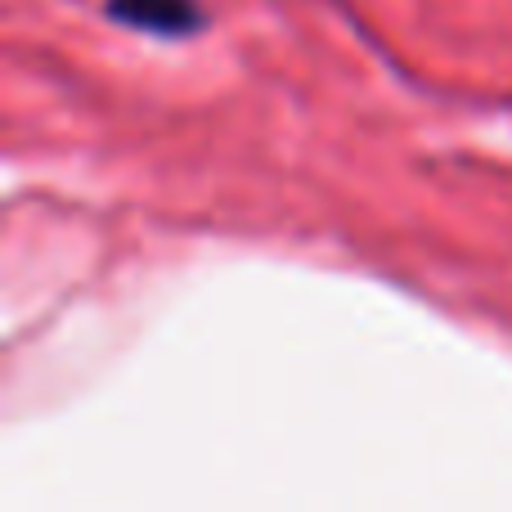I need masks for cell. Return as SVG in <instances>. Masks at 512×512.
<instances>
[{
	"instance_id": "1",
	"label": "cell",
	"mask_w": 512,
	"mask_h": 512,
	"mask_svg": "<svg viewBox=\"0 0 512 512\" xmlns=\"http://www.w3.org/2000/svg\"><path fill=\"white\" fill-rule=\"evenodd\" d=\"M104 14L117 27L158 36V41H189L207 27V9L198 0H104Z\"/></svg>"
}]
</instances>
